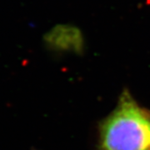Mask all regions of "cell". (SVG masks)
Returning a JSON list of instances; mask_svg holds the SVG:
<instances>
[{
  "label": "cell",
  "instance_id": "6da1fadb",
  "mask_svg": "<svg viewBox=\"0 0 150 150\" xmlns=\"http://www.w3.org/2000/svg\"><path fill=\"white\" fill-rule=\"evenodd\" d=\"M99 142L103 150H150V111L124 90L101 123Z\"/></svg>",
  "mask_w": 150,
  "mask_h": 150
}]
</instances>
